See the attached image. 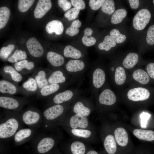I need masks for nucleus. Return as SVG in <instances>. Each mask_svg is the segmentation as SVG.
Here are the masks:
<instances>
[{"label": "nucleus", "instance_id": "nucleus-38", "mask_svg": "<svg viewBox=\"0 0 154 154\" xmlns=\"http://www.w3.org/2000/svg\"><path fill=\"white\" fill-rule=\"evenodd\" d=\"M9 9L5 7L0 8V29L4 28L7 24L10 15Z\"/></svg>", "mask_w": 154, "mask_h": 154}, {"label": "nucleus", "instance_id": "nucleus-44", "mask_svg": "<svg viewBox=\"0 0 154 154\" xmlns=\"http://www.w3.org/2000/svg\"><path fill=\"white\" fill-rule=\"evenodd\" d=\"M71 132L74 135L84 138H88L91 135V132L90 131L85 129H72Z\"/></svg>", "mask_w": 154, "mask_h": 154}, {"label": "nucleus", "instance_id": "nucleus-23", "mask_svg": "<svg viewBox=\"0 0 154 154\" xmlns=\"http://www.w3.org/2000/svg\"><path fill=\"white\" fill-rule=\"evenodd\" d=\"M69 124L72 129H76L78 128H86L88 126L89 123L86 117L75 114L71 117Z\"/></svg>", "mask_w": 154, "mask_h": 154}, {"label": "nucleus", "instance_id": "nucleus-50", "mask_svg": "<svg viewBox=\"0 0 154 154\" xmlns=\"http://www.w3.org/2000/svg\"><path fill=\"white\" fill-rule=\"evenodd\" d=\"M150 116V114L144 112H143L140 114L141 125L142 128H145L146 127L147 121L149 119Z\"/></svg>", "mask_w": 154, "mask_h": 154}, {"label": "nucleus", "instance_id": "nucleus-51", "mask_svg": "<svg viewBox=\"0 0 154 154\" xmlns=\"http://www.w3.org/2000/svg\"><path fill=\"white\" fill-rule=\"evenodd\" d=\"M146 72L150 78L154 79V63H150L146 67Z\"/></svg>", "mask_w": 154, "mask_h": 154}, {"label": "nucleus", "instance_id": "nucleus-39", "mask_svg": "<svg viewBox=\"0 0 154 154\" xmlns=\"http://www.w3.org/2000/svg\"><path fill=\"white\" fill-rule=\"evenodd\" d=\"M81 23L79 20L76 19L74 21L71 25L66 30V34L71 37L76 35L79 32L78 28L81 26Z\"/></svg>", "mask_w": 154, "mask_h": 154}, {"label": "nucleus", "instance_id": "nucleus-2", "mask_svg": "<svg viewBox=\"0 0 154 154\" xmlns=\"http://www.w3.org/2000/svg\"><path fill=\"white\" fill-rule=\"evenodd\" d=\"M0 120V138L7 139L14 136L23 123L17 112L7 113Z\"/></svg>", "mask_w": 154, "mask_h": 154}, {"label": "nucleus", "instance_id": "nucleus-6", "mask_svg": "<svg viewBox=\"0 0 154 154\" xmlns=\"http://www.w3.org/2000/svg\"><path fill=\"white\" fill-rule=\"evenodd\" d=\"M69 103L54 105L45 109L42 115L44 124L46 125L61 117L69 108Z\"/></svg>", "mask_w": 154, "mask_h": 154}, {"label": "nucleus", "instance_id": "nucleus-47", "mask_svg": "<svg viewBox=\"0 0 154 154\" xmlns=\"http://www.w3.org/2000/svg\"><path fill=\"white\" fill-rule=\"evenodd\" d=\"M105 1L104 0H90L89 5L92 10H97L102 7Z\"/></svg>", "mask_w": 154, "mask_h": 154}, {"label": "nucleus", "instance_id": "nucleus-28", "mask_svg": "<svg viewBox=\"0 0 154 154\" xmlns=\"http://www.w3.org/2000/svg\"><path fill=\"white\" fill-rule=\"evenodd\" d=\"M21 89L23 92L29 95L36 92L37 91L38 87L34 78L31 77L23 83Z\"/></svg>", "mask_w": 154, "mask_h": 154}, {"label": "nucleus", "instance_id": "nucleus-4", "mask_svg": "<svg viewBox=\"0 0 154 154\" xmlns=\"http://www.w3.org/2000/svg\"><path fill=\"white\" fill-rule=\"evenodd\" d=\"M107 71L112 83L116 88L120 89L127 83L128 73L122 65L111 64Z\"/></svg>", "mask_w": 154, "mask_h": 154}, {"label": "nucleus", "instance_id": "nucleus-9", "mask_svg": "<svg viewBox=\"0 0 154 154\" xmlns=\"http://www.w3.org/2000/svg\"><path fill=\"white\" fill-rule=\"evenodd\" d=\"M100 90L97 98L99 106H110L115 104L117 96L115 93L111 89L108 80Z\"/></svg>", "mask_w": 154, "mask_h": 154}, {"label": "nucleus", "instance_id": "nucleus-15", "mask_svg": "<svg viewBox=\"0 0 154 154\" xmlns=\"http://www.w3.org/2000/svg\"><path fill=\"white\" fill-rule=\"evenodd\" d=\"M71 84H49L39 90V94L41 96L46 97L51 96L62 91L66 90Z\"/></svg>", "mask_w": 154, "mask_h": 154}, {"label": "nucleus", "instance_id": "nucleus-46", "mask_svg": "<svg viewBox=\"0 0 154 154\" xmlns=\"http://www.w3.org/2000/svg\"><path fill=\"white\" fill-rule=\"evenodd\" d=\"M146 41L149 44H154V25L151 26L148 30Z\"/></svg>", "mask_w": 154, "mask_h": 154}, {"label": "nucleus", "instance_id": "nucleus-21", "mask_svg": "<svg viewBox=\"0 0 154 154\" xmlns=\"http://www.w3.org/2000/svg\"><path fill=\"white\" fill-rule=\"evenodd\" d=\"M46 57L48 61L54 68H61L64 64L65 59L64 56L55 52H48Z\"/></svg>", "mask_w": 154, "mask_h": 154}, {"label": "nucleus", "instance_id": "nucleus-18", "mask_svg": "<svg viewBox=\"0 0 154 154\" xmlns=\"http://www.w3.org/2000/svg\"><path fill=\"white\" fill-rule=\"evenodd\" d=\"M52 6L50 0H39L34 11L35 17L37 19L42 18L50 9Z\"/></svg>", "mask_w": 154, "mask_h": 154}, {"label": "nucleus", "instance_id": "nucleus-8", "mask_svg": "<svg viewBox=\"0 0 154 154\" xmlns=\"http://www.w3.org/2000/svg\"><path fill=\"white\" fill-rule=\"evenodd\" d=\"M131 71L127 81L130 87H144L149 82L150 78L144 70L138 68Z\"/></svg>", "mask_w": 154, "mask_h": 154}, {"label": "nucleus", "instance_id": "nucleus-48", "mask_svg": "<svg viewBox=\"0 0 154 154\" xmlns=\"http://www.w3.org/2000/svg\"><path fill=\"white\" fill-rule=\"evenodd\" d=\"M57 1L59 6L61 8L64 12L69 10L72 6L71 3L68 1L58 0Z\"/></svg>", "mask_w": 154, "mask_h": 154}, {"label": "nucleus", "instance_id": "nucleus-33", "mask_svg": "<svg viewBox=\"0 0 154 154\" xmlns=\"http://www.w3.org/2000/svg\"><path fill=\"white\" fill-rule=\"evenodd\" d=\"M70 154H86V148L82 142L76 141L73 142L69 148Z\"/></svg>", "mask_w": 154, "mask_h": 154}, {"label": "nucleus", "instance_id": "nucleus-49", "mask_svg": "<svg viewBox=\"0 0 154 154\" xmlns=\"http://www.w3.org/2000/svg\"><path fill=\"white\" fill-rule=\"evenodd\" d=\"M72 5L74 7L81 10L84 9L86 5L84 1L82 0H71Z\"/></svg>", "mask_w": 154, "mask_h": 154}, {"label": "nucleus", "instance_id": "nucleus-25", "mask_svg": "<svg viewBox=\"0 0 154 154\" xmlns=\"http://www.w3.org/2000/svg\"><path fill=\"white\" fill-rule=\"evenodd\" d=\"M34 132L33 129L31 128L20 129L14 135V141L16 143L25 141L32 136Z\"/></svg>", "mask_w": 154, "mask_h": 154}, {"label": "nucleus", "instance_id": "nucleus-30", "mask_svg": "<svg viewBox=\"0 0 154 154\" xmlns=\"http://www.w3.org/2000/svg\"><path fill=\"white\" fill-rule=\"evenodd\" d=\"M63 54L65 57L72 59L80 60L84 56L80 50L70 45H68L64 48Z\"/></svg>", "mask_w": 154, "mask_h": 154}, {"label": "nucleus", "instance_id": "nucleus-24", "mask_svg": "<svg viewBox=\"0 0 154 154\" xmlns=\"http://www.w3.org/2000/svg\"><path fill=\"white\" fill-rule=\"evenodd\" d=\"M35 67L34 62L25 59L15 63L14 67L21 74L29 73L33 71Z\"/></svg>", "mask_w": 154, "mask_h": 154}, {"label": "nucleus", "instance_id": "nucleus-7", "mask_svg": "<svg viewBox=\"0 0 154 154\" xmlns=\"http://www.w3.org/2000/svg\"><path fill=\"white\" fill-rule=\"evenodd\" d=\"M129 100L134 102L144 101L150 96L149 91L144 87H129L120 92Z\"/></svg>", "mask_w": 154, "mask_h": 154}, {"label": "nucleus", "instance_id": "nucleus-22", "mask_svg": "<svg viewBox=\"0 0 154 154\" xmlns=\"http://www.w3.org/2000/svg\"><path fill=\"white\" fill-rule=\"evenodd\" d=\"M38 141L37 150L38 152L40 153L49 151L54 147L55 144L54 139L48 136L43 137Z\"/></svg>", "mask_w": 154, "mask_h": 154}, {"label": "nucleus", "instance_id": "nucleus-3", "mask_svg": "<svg viewBox=\"0 0 154 154\" xmlns=\"http://www.w3.org/2000/svg\"><path fill=\"white\" fill-rule=\"evenodd\" d=\"M88 68L86 63L82 60L72 59L65 64L63 68L72 83L80 80Z\"/></svg>", "mask_w": 154, "mask_h": 154}, {"label": "nucleus", "instance_id": "nucleus-5", "mask_svg": "<svg viewBox=\"0 0 154 154\" xmlns=\"http://www.w3.org/2000/svg\"><path fill=\"white\" fill-rule=\"evenodd\" d=\"M81 93L77 88L65 90L50 97L48 105L69 103L79 96Z\"/></svg>", "mask_w": 154, "mask_h": 154}, {"label": "nucleus", "instance_id": "nucleus-34", "mask_svg": "<svg viewBox=\"0 0 154 154\" xmlns=\"http://www.w3.org/2000/svg\"><path fill=\"white\" fill-rule=\"evenodd\" d=\"M116 45V43L110 35L106 36L103 41L100 43L98 48L101 50L109 51Z\"/></svg>", "mask_w": 154, "mask_h": 154}, {"label": "nucleus", "instance_id": "nucleus-53", "mask_svg": "<svg viewBox=\"0 0 154 154\" xmlns=\"http://www.w3.org/2000/svg\"><path fill=\"white\" fill-rule=\"evenodd\" d=\"M86 154H100L97 151L94 150H90L87 152Z\"/></svg>", "mask_w": 154, "mask_h": 154}, {"label": "nucleus", "instance_id": "nucleus-32", "mask_svg": "<svg viewBox=\"0 0 154 154\" xmlns=\"http://www.w3.org/2000/svg\"><path fill=\"white\" fill-rule=\"evenodd\" d=\"M133 134L140 139L149 141L154 140V131L152 130L136 129L134 130Z\"/></svg>", "mask_w": 154, "mask_h": 154}, {"label": "nucleus", "instance_id": "nucleus-35", "mask_svg": "<svg viewBox=\"0 0 154 154\" xmlns=\"http://www.w3.org/2000/svg\"><path fill=\"white\" fill-rule=\"evenodd\" d=\"M93 33V30L90 28H86L84 31V35L82 39L83 44L87 46H90L94 45L96 42V39L91 35Z\"/></svg>", "mask_w": 154, "mask_h": 154}, {"label": "nucleus", "instance_id": "nucleus-31", "mask_svg": "<svg viewBox=\"0 0 154 154\" xmlns=\"http://www.w3.org/2000/svg\"><path fill=\"white\" fill-rule=\"evenodd\" d=\"M104 147L108 154H116L117 147L116 139L113 135H108L105 137L104 141Z\"/></svg>", "mask_w": 154, "mask_h": 154}, {"label": "nucleus", "instance_id": "nucleus-41", "mask_svg": "<svg viewBox=\"0 0 154 154\" xmlns=\"http://www.w3.org/2000/svg\"><path fill=\"white\" fill-rule=\"evenodd\" d=\"M115 3L112 0H106L101 7L102 12L108 15H111L115 10Z\"/></svg>", "mask_w": 154, "mask_h": 154}, {"label": "nucleus", "instance_id": "nucleus-19", "mask_svg": "<svg viewBox=\"0 0 154 154\" xmlns=\"http://www.w3.org/2000/svg\"><path fill=\"white\" fill-rule=\"evenodd\" d=\"M15 83L7 79L1 80L0 93L9 95H15L19 91V88Z\"/></svg>", "mask_w": 154, "mask_h": 154}, {"label": "nucleus", "instance_id": "nucleus-43", "mask_svg": "<svg viewBox=\"0 0 154 154\" xmlns=\"http://www.w3.org/2000/svg\"><path fill=\"white\" fill-rule=\"evenodd\" d=\"M34 0H19L18 5L19 11L22 12L27 11L34 2Z\"/></svg>", "mask_w": 154, "mask_h": 154}, {"label": "nucleus", "instance_id": "nucleus-13", "mask_svg": "<svg viewBox=\"0 0 154 154\" xmlns=\"http://www.w3.org/2000/svg\"><path fill=\"white\" fill-rule=\"evenodd\" d=\"M49 84H71L68 76L63 68L51 70L48 78Z\"/></svg>", "mask_w": 154, "mask_h": 154}, {"label": "nucleus", "instance_id": "nucleus-12", "mask_svg": "<svg viewBox=\"0 0 154 154\" xmlns=\"http://www.w3.org/2000/svg\"><path fill=\"white\" fill-rule=\"evenodd\" d=\"M42 117L39 112L33 109L25 110L20 115L23 123L31 127L35 126L40 123L42 121Z\"/></svg>", "mask_w": 154, "mask_h": 154}, {"label": "nucleus", "instance_id": "nucleus-52", "mask_svg": "<svg viewBox=\"0 0 154 154\" xmlns=\"http://www.w3.org/2000/svg\"><path fill=\"white\" fill-rule=\"evenodd\" d=\"M130 7L132 9H136L139 6V2L138 0H129Z\"/></svg>", "mask_w": 154, "mask_h": 154}, {"label": "nucleus", "instance_id": "nucleus-10", "mask_svg": "<svg viewBox=\"0 0 154 154\" xmlns=\"http://www.w3.org/2000/svg\"><path fill=\"white\" fill-rule=\"evenodd\" d=\"M26 103L24 99H20L10 95H1L0 96V107L14 112L20 111Z\"/></svg>", "mask_w": 154, "mask_h": 154}, {"label": "nucleus", "instance_id": "nucleus-17", "mask_svg": "<svg viewBox=\"0 0 154 154\" xmlns=\"http://www.w3.org/2000/svg\"><path fill=\"white\" fill-rule=\"evenodd\" d=\"M1 73L5 78L12 82H18L23 79L22 74L14 67L11 66H4L2 70H1Z\"/></svg>", "mask_w": 154, "mask_h": 154}, {"label": "nucleus", "instance_id": "nucleus-37", "mask_svg": "<svg viewBox=\"0 0 154 154\" xmlns=\"http://www.w3.org/2000/svg\"><path fill=\"white\" fill-rule=\"evenodd\" d=\"M27 57L25 51L21 50L16 49L13 54L8 58L7 61L11 63H15L25 59Z\"/></svg>", "mask_w": 154, "mask_h": 154}, {"label": "nucleus", "instance_id": "nucleus-11", "mask_svg": "<svg viewBox=\"0 0 154 154\" xmlns=\"http://www.w3.org/2000/svg\"><path fill=\"white\" fill-rule=\"evenodd\" d=\"M74 102L72 109L75 114L86 117L90 115L92 106L88 100L79 96Z\"/></svg>", "mask_w": 154, "mask_h": 154}, {"label": "nucleus", "instance_id": "nucleus-42", "mask_svg": "<svg viewBox=\"0 0 154 154\" xmlns=\"http://www.w3.org/2000/svg\"><path fill=\"white\" fill-rule=\"evenodd\" d=\"M110 36L116 43H121L124 42L126 39L125 36L121 34L117 29H114L110 32Z\"/></svg>", "mask_w": 154, "mask_h": 154}, {"label": "nucleus", "instance_id": "nucleus-54", "mask_svg": "<svg viewBox=\"0 0 154 154\" xmlns=\"http://www.w3.org/2000/svg\"><path fill=\"white\" fill-rule=\"evenodd\" d=\"M153 3L154 4V0L153 1Z\"/></svg>", "mask_w": 154, "mask_h": 154}, {"label": "nucleus", "instance_id": "nucleus-29", "mask_svg": "<svg viewBox=\"0 0 154 154\" xmlns=\"http://www.w3.org/2000/svg\"><path fill=\"white\" fill-rule=\"evenodd\" d=\"M114 135L117 144L121 147L126 146L128 142V136L125 129L122 127H118L114 131Z\"/></svg>", "mask_w": 154, "mask_h": 154}, {"label": "nucleus", "instance_id": "nucleus-40", "mask_svg": "<svg viewBox=\"0 0 154 154\" xmlns=\"http://www.w3.org/2000/svg\"><path fill=\"white\" fill-rule=\"evenodd\" d=\"M15 48V46L13 44H10L6 47H2L0 50L1 59L3 61L7 60Z\"/></svg>", "mask_w": 154, "mask_h": 154}, {"label": "nucleus", "instance_id": "nucleus-26", "mask_svg": "<svg viewBox=\"0 0 154 154\" xmlns=\"http://www.w3.org/2000/svg\"><path fill=\"white\" fill-rule=\"evenodd\" d=\"M139 60V56L137 53H129L122 61V65L127 70H131L136 65Z\"/></svg>", "mask_w": 154, "mask_h": 154}, {"label": "nucleus", "instance_id": "nucleus-45", "mask_svg": "<svg viewBox=\"0 0 154 154\" xmlns=\"http://www.w3.org/2000/svg\"><path fill=\"white\" fill-rule=\"evenodd\" d=\"M80 11V10L74 7L66 12L64 14V16L69 21L74 20L78 17Z\"/></svg>", "mask_w": 154, "mask_h": 154}, {"label": "nucleus", "instance_id": "nucleus-16", "mask_svg": "<svg viewBox=\"0 0 154 154\" xmlns=\"http://www.w3.org/2000/svg\"><path fill=\"white\" fill-rule=\"evenodd\" d=\"M29 52L33 57L38 58L43 55L44 51L42 46L35 37L30 38L26 42Z\"/></svg>", "mask_w": 154, "mask_h": 154}, {"label": "nucleus", "instance_id": "nucleus-20", "mask_svg": "<svg viewBox=\"0 0 154 154\" xmlns=\"http://www.w3.org/2000/svg\"><path fill=\"white\" fill-rule=\"evenodd\" d=\"M51 70H37L34 72L33 77L39 90L48 85V78Z\"/></svg>", "mask_w": 154, "mask_h": 154}, {"label": "nucleus", "instance_id": "nucleus-14", "mask_svg": "<svg viewBox=\"0 0 154 154\" xmlns=\"http://www.w3.org/2000/svg\"><path fill=\"white\" fill-rule=\"evenodd\" d=\"M151 18V13L148 10L146 9H141L137 13L133 18V27L138 30H143L149 23Z\"/></svg>", "mask_w": 154, "mask_h": 154}, {"label": "nucleus", "instance_id": "nucleus-36", "mask_svg": "<svg viewBox=\"0 0 154 154\" xmlns=\"http://www.w3.org/2000/svg\"><path fill=\"white\" fill-rule=\"evenodd\" d=\"M127 12L124 9L121 8L116 10L112 14L111 19L112 23L116 24L122 22L126 16Z\"/></svg>", "mask_w": 154, "mask_h": 154}, {"label": "nucleus", "instance_id": "nucleus-1", "mask_svg": "<svg viewBox=\"0 0 154 154\" xmlns=\"http://www.w3.org/2000/svg\"><path fill=\"white\" fill-rule=\"evenodd\" d=\"M89 89L91 96L97 98L99 90L108 80L107 69L100 65L92 66L88 72Z\"/></svg>", "mask_w": 154, "mask_h": 154}, {"label": "nucleus", "instance_id": "nucleus-27", "mask_svg": "<svg viewBox=\"0 0 154 154\" xmlns=\"http://www.w3.org/2000/svg\"><path fill=\"white\" fill-rule=\"evenodd\" d=\"M46 31L49 34L54 32L57 35H59L63 33L64 28L61 21L58 20H54L48 22L45 27Z\"/></svg>", "mask_w": 154, "mask_h": 154}]
</instances>
